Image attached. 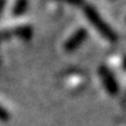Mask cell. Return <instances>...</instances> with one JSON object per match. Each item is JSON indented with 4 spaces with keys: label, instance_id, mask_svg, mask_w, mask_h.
<instances>
[{
    "label": "cell",
    "instance_id": "cell-1",
    "mask_svg": "<svg viewBox=\"0 0 126 126\" xmlns=\"http://www.w3.org/2000/svg\"><path fill=\"white\" fill-rule=\"evenodd\" d=\"M83 11H84V14H85L86 19L89 20V22L99 32L100 35L104 36L106 40L111 41V42L117 41L118 36H117V34H116V32L109 26L108 23H106V21L99 15V13L92 6L85 5V6L83 7Z\"/></svg>",
    "mask_w": 126,
    "mask_h": 126
},
{
    "label": "cell",
    "instance_id": "cell-2",
    "mask_svg": "<svg viewBox=\"0 0 126 126\" xmlns=\"http://www.w3.org/2000/svg\"><path fill=\"white\" fill-rule=\"evenodd\" d=\"M99 75L102 77V82H103L105 89L110 94H116L118 92V84L114 77H113L112 72L109 70L106 67H100L99 68Z\"/></svg>",
    "mask_w": 126,
    "mask_h": 126
},
{
    "label": "cell",
    "instance_id": "cell-3",
    "mask_svg": "<svg viewBox=\"0 0 126 126\" xmlns=\"http://www.w3.org/2000/svg\"><path fill=\"white\" fill-rule=\"evenodd\" d=\"M86 36H88L86 29H84V28L77 29V31L68 39L67 42L64 43V49L67 50V51H72V50L77 49V48L84 42V40L86 39Z\"/></svg>",
    "mask_w": 126,
    "mask_h": 126
},
{
    "label": "cell",
    "instance_id": "cell-4",
    "mask_svg": "<svg viewBox=\"0 0 126 126\" xmlns=\"http://www.w3.org/2000/svg\"><path fill=\"white\" fill-rule=\"evenodd\" d=\"M9 119V114L8 112L2 109V106H0V120H2V122H7Z\"/></svg>",
    "mask_w": 126,
    "mask_h": 126
},
{
    "label": "cell",
    "instance_id": "cell-5",
    "mask_svg": "<svg viewBox=\"0 0 126 126\" xmlns=\"http://www.w3.org/2000/svg\"><path fill=\"white\" fill-rule=\"evenodd\" d=\"M63 1H65V2H68V4L75 5V6H78V5L83 4V0H63Z\"/></svg>",
    "mask_w": 126,
    "mask_h": 126
},
{
    "label": "cell",
    "instance_id": "cell-6",
    "mask_svg": "<svg viewBox=\"0 0 126 126\" xmlns=\"http://www.w3.org/2000/svg\"><path fill=\"white\" fill-rule=\"evenodd\" d=\"M125 67H126V60H125Z\"/></svg>",
    "mask_w": 126,
    "mask_h": 126
}]
</instances>
